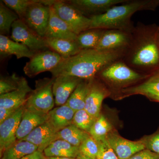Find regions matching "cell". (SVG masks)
Instances as JSON below:
<instances>
[{
  "mask_svg": "<svg viewBox=\"0 0 159 159\" xmlns=\"http://www.w3.org/2000/svg\"><path fill=\"white\" fill-rule=\"evenodd\" d=\"M159 28L139 23L132 32L130 44L122 60L139 73L150 75L159 70Z\"/></svg>",
  "mask_w": 159,
  "mask_h": 159,
  "instance_id": "1",
  "label": "cell"
},
{
  "mask_svg": "<svg viewBox=\"0 0 159 159\" xmlns=\"http://www.w3.org/2000/svg\"><path fill=\"white\" fill-rule=\"evenodd\" d=\"M125 51L82 50L73 57L63 59L51 71L53 77L67 75L82 79L95 78L102 69L124 57Z\"/></svg>",
  "mask_w": 159,
  "mask_h": 159,
  "instance_id": "2",
  "label": "cell"
},
{
  "mask_svg": "<svg viewBox=\"0 0 159 159\" xmlns=\"http://www.w3.org/2000/svg\"><path fill=\"white\" fill-rule=\"evenodd\" d=\"M159 6V0H128L103 14L90 17V29H116L132 33L135 27L131 21L132 16L138 11H154Z\"/></svg>",
  "mask_w": 159,
  "mask_h": 159,
  "instance_id": "3",
  "label": "cell"
},
{
  "mask_svg": "<svg viewBox=\"0 0 159 159\" xmlns=\"http://www.w3.org/2000/svg\"><path fill=\"white\" fill-rule=\"evenodd\" d=\"M150 75L137 72L120 59L106 66L96 77L114 89H120V91L130 84L146 79Z\"/></svg>",
  "mask_w": 159,
  "mask_h": 159,
  "instance_id": "4",
  "label": "cell"
},
{
  "mask_svg": "<svg viewBox=\"0 0 159 159\" xmlns=\"http://www.w3.org/2000/svg\"><path fill=\"white\" fill-rule=\"evenodd\" d=\"M54 77L35 81V89L29 94L24 107L41 112L48 114L55 105L53 86Z\"/></svg>",
  "mask_w": 159,
  "mask_h": 159,
  "instance_id": "5",
  "label": "cell"
},
{
  "mask_svg": "<svg viewBox=\"0 0 159 159\" xmlns=\"http://www.w3.org/2000/svg\"><path fill=\"white\" fill-rule=\"evenodd\" d=\"M51 6L57 15L77 35L90 29V19L83 14L67 1L52 0Z\"/></svg>",
  "mask_w": 159,
  "mask_h": 159,
  "instance_id": "6",
  "label": "cell"
},
{
  "mask_svg": "<svg viewBox=\"0 0 159 159\" xmlns=\"http://www.w3.org/2000/svg\"><path fill=\"white\" fill-rule=\"evenodd\" d=\"M11 39L26 46L35 54L49 50L45 38L40 36L20 19L12 25Z\"/></svg>",
  "mask_w": 159,
  "mask_h": 159,
  "instance_id": "7",
  "label": "cell"
},
{
  "mask_svg": "<svg viewBox=\"0 0 159 159\" xmlns=\"http://www.w3.org/2000/svg\"><path fill=\"white\" fill-rule=\"evenodd\" d=\"M50 6L43 0H33L26 11L23 21L41 37L45 38L51 13Z\"/></svg>",
  "mask_w": 159,
  "mask_h": 159,
  "instance_id": "8",
  "label": "cell"
},
{
  "mask_svg": "<svg viewBox=\"0 0 159 159\" xmlns=\"http://www.w3.org/2000/svg\"><path fill=\"white\" fill-rule=\"evenodd\" d=\"M63 59L61 55L54 51L49 50L42 51L34 54L26 63L23 70L25 75L32 78L43 72H51Z\"/></svg>",
  "mask_w": 159,
  "mask_h": 159,
  "instance_id": "9",
  "label": "cell"
},
{
  "mask_svg": "<svg viewBox=\"0 0 159 159\" xmlns=\"http://www.w3.org/2000/svg\"><path fill=\"white\" fill-rule=\"evenodd\" d=\"M106 140L119 159H129L135 154L145 149L141 140L129 141L119 135L115 130L108 134Z\"/></svg>",
  "mask_w": 159,
  "mask_h": 159,
  "instance_id": "10",
  "label": "cell"
},
{
  "mask_svg": "<svg viewBox=\"0 0 159 159\" xmlns=\"http://www.w3.org/2000/svg\"><path fill=\"white\" fill-rule=\"evenodd\" d=\"M131 38V32L116 29H105L96 49L102 51H126Z\"/></svg>",
  "mask_w": 159,
  "mask_h": 159,
  "instance_id": "11",
  "label": "cell"
},
{
  "mask_svg": "<svg viewBox=\"0 0 159 159\" xmlns=\"http://www.w3.org/2000/svg\"><path fill=\"white\" fill-rule=\"evenodd\" d=\"M24 106L0 124V154H2L13 143L17 141L16 133L21 120Z\"/></svg>",
  "mask_w": 159,
  "mask_h": 159,
  "instance_id": "12",
  "label": "cell"
},
{
  "mask_svg": "<svg viewBox=\"0 0 159 159\" xmlns=\"http://www.w3.org/2000/svg\"><path fill=\"white\" fill-rule=\"evenodd\" d=\"M145 80L140 84L121 90L119 97L142 95L156 101L159 99V70L151 74Z\"/></svg>",
  "mask_w": 159,
  "mask_h": 159,
  "instance_id": "13",
  "label": "cell"
},
{
  "mask_svg": "<svg viewBox=\"0 0 159 159\" xmlns=\"http://www.w3.org/2000/svg\"><path fill=\"white\" fill-rule=\"evenodd\" d=\"M111 94L110 91L105 85L95 77L91 83L86 100L84 109L94 119H97L101 115L102 101Z\"/></svg>",
  "mask_w": 159,
  "mask_h": 159,
  "instance_id": "14",
  "label": "cell"
},
{
  "mask_svg": "<svg viewBox=\"0 0 159 159\" xmlns=\"http://www.w3.org/2000/svg\"><path fill=\"white\" fill-rule=\"evenodd\" d=\"M68 2L74 6L87 17L105 13L112 7L126 2L128 0H70Z\"/></svg>",
  "mask_w": 159,
  "mask_h": 159,
  "instance_id": "15",
  "label": "cell"
},
{
  "mask_svg": "<svg viewBox=\"0 0 159 159\" xmlns=\"http://www.w3.org/2000/svg\"><path fill=\"white\" fill-rule=\"evenodd\" d=\"M53 86L55 105L57 107L65 104L71 94L83 79L67 75L54 77Z\"/></svg>",
  "mask_w": 159,
  "mask_h": 159,
  "instance_id": "16",
  "label": "cell"
},
{
  "mask_svg": "<svg viewBox=\"0 0 159 159\" xmlns=\"http://www.w3.org/2000/svg\"><path fill=\"white\" fill-rule=\"evenodd\" d=\"M48 119V114L25 107L21 120L16 131L17 140L25 139L35 128L47 122Z\"/></svg>",
  "mask_w": 159,
  "mask_h": 159,
  "instance_id": "17",
  "label": "cell"
},
{
  "mask_svg": "<svg viewBox=\"0 0 159 159\" xmlns=\"http://www.w3.org/2000/svg\"><path fill=\"white\" fill-rule=\"evenodd\" d=\"M51 13L46 38L60 39L76 40L77 34L56 14L52 6H50Z\"/></svg>",
  "mask_w": 159,
  "mask_h": 159,
  "instance_id": "18",
  "label": "cell"
},
{
  "mask_svg": "<svg viewBox=\"0 0 159 159\" xmlns=\"http://www.w3.org/2000/svg\"><path fill=\"white\" fill-rule=\"evenodd\" d=\"M57 132L48 121L39 125L22 140L36 145L38 151L43 152L44 150L54 141Z\"/></svg>",
  "mask_w": 159,
  "mask_h": 159,
  "instance_id": "19",
  "label": "cell"
},
{
  "mask_svg": "<svg viewBox=\"0 0 159 159\" xmlns=\"http://www.w3.org/2000/svg\"><path fill=\"white\" fill-rule=\"evenodd\" d=\"M33 90L26 81L20 89L0 95V107L17 109L25 105L29 94Z\"/></svg>",
  "mask_w": 159,
  "mask_h": 159,
  "instance_id": "20",
  "label": "cell"
},
{
  "mask_svg": "<svg viewBox=\"0 0 159 159\" xmlns=\"http://www.w3.org/2000/svg\"><path fill=\"white\" fill-rule=\"evenodd\" d=\"M75 112L66 104L57 107L48 113V121L57 132L73 124Z\"/></svg>",
  "mask_w": 159,
  "mask_h": 159,
  "instance_id": "21",
  "label": "cell"
},
{
  "mask_svg": "<svg viewBox=\"0 0 159 159\" xmlns=\"http://www.w3.org/2000/svg\"><path fill=\"white\" fill-rule=\"evenodd\" d=\"M35 53L26 46L16 42L8 36L0 34V54L1 57L15 55L17 59L26 57L31 58Z\"/></svg>",
  "mask_w": 159,
  "mask_h": 159,
  "instance_id": "22",
  "label": "cell"
},
{
  "mask_svg": "<svg viewBox=\"0 0 159 159\" xmlns=\"http://www.w3.org/2000/svg\"><path fill=\"white\" fill-rule=\"evenodd\" d=\"M46 157H63L77 158L80 154L79 147L61 139L53 141L43 152Z\"/></svg>",
  "mask_w": 159,
  "mask_h": 159,
  "instance_id": "23",
  "label": "cell"
},
{
  "mask_svg": "<svg viewBox=\"0 0 159 159\" xmlns=\"http://www.w3.org/2000/svg\"><path fill=\"white\" fill-rule=\"evenodd\" d=\"M46 39L49 49L59 54L63 59L73 57L82 51L76 40L54 38Z\"/></svg>",
  "mask_w": 159,
  "mask_h": 159,
  "instance_id": "24",
  "label": "cell"
},
{
  "mask_svg": "<svg viewBox=\"0 0 159 159\" xmlns=\"http://www.w3.org/2000/svg\"><path fill=\"white\" fill-rule=\"evenodd\" d=\"M93 79L83 80L66 104L75 111L84 109L86 100Z\"/></svg>",
  "mask_w": 159,
  "mask_h": 159,
  "instance_id": "25",
  "label": "cell"
},
{
  "mask_svg": "<svg viewBox=\"0 0 159 159\" xmlns=\"http://www.w3.org/2000/svg\"><path fill=\"white\" fill-rule=\"evenodd\" d=\"M38 150V147L31 142L17 140L4 151L1 159H21Z\"/></svg>",
  "mask_w": 159,
  "mask_h": 159,
  "instance_id": "26",
  "label": "cell"
},
{
  "mask_svg": "<svg viewBox=\"0 0 159 159\" xmlns=\"http://www.w3.org/2000/svg\"><path fill=\"white\" fill-rule=\"evenodd\" d=\"M89 135L88 133L80 129L72 124L56 133L54 141L57 139H61L74 146L79 147Z\"/></svg>",
  "mask_w": 159,
  "mask_h": 159,
  "instance_id": "27",
  "label": "cell"
},
{
  "mask_svg": "<svg viewBox=\"0 0 159 159\" xmlns=\"http://www.w3.org/2000/svg\"><path fill=\"white\" fill-rule=\"evenodd\" d=\"M105 29H90L77 34L76 41L81 50L96 49Z\"/></svg>",
  "mask_w": 159,
  "mask_h": 159,
  "instance_id": "28",
  "label": "cell"
},
{
  "mask_svg": "<svg viewBox=\"0 0 159 159\" xmlns=\"http://www.w3.org/2000/svg\"><path fill=\"white\" fill-rule=\"evenodd\" d=\"M113 130L110 122L103 115H101L92 125L89 134L97 142H102L106 140L108 134Z\"/></svg>",
  "mask_w": 159,
  "mask_h": 159,
  "instance_id": "29",
  "label": "cell"
},
{
  "mask_svg": "<svg viewBox=\"0 0 159 159\" xmlns=\"http://www.w3.org/2000/svg\"><path fill=\"white\" fill-rule=\"evenodd\" d=\"M17 14L5 5L2 1L0 2V33L2 35L8 36L10 29L15 21L19 19Z\"/></svg>",
  "mask_w": 159,
  "mask_h": 159,
  "instance_id": "30",
  "label": "cell"
},
{
  "mask_svg": "<svg viewBox=\"0 0 159 159\" xmlns=\"http://www.w3.org/2000/svg\"><path fill=\"white\" fill-rule=\"evenodd\" d=\"M27 81L25 77H19L15 73L11 76L3 77L0 79V95L16 90Z\"/></svg>",
  "mask_w": 159,
  "mask_h": 159,
  "instance_id": "31",
  "label": "cell"
},
{
  "mask_svg": "<svg viewBox=\"0 0 159 159\" xmlns=\"http://www.w3.org/2000/svg\"><path fill=\"white\" fill-rule=\"evenodd\" d=\"M84 109L76 111L73 120V124L81 130L88 133L95 120Z\"/></svg>",
  "mask_w": 159,
  "mask_h": 159,
  "instance_id": "32",
  "label": "cell"
},
{
  "mask_svg": "<svg viewBox=\"0 0 159 159\" xmlns=\"http://www.w3.org/2000/svg\"><path fill=\"white\" fill-rule=\"evenodd\" d=\"M80 153L92 159H97L99 151V142L89 135L79 146Z\"/></svg>",
  "mask_w": 159,
  "mask_h": 159,
  "instance_id": "33",
  "label": "cell"
},
{
  "mask_svg": "<svg viewBox=\"0 0 159 159\" xmlns=\"http://www.w3.org/2000/svg\"><path fill=\"white\" fill-rule=\"evenodd\" d=\"M2 1L7 7L17 15L20 19L23 20L27 9L33 0H2Z\"/></svg>",
  "mask_w": 159,
  "mask_h": 159,
  "instance_id": "34",
  "label": "cell"
},
{
  "mask_svg": "<svg viewBox=\"0 0 159 159\" xmlns=\"http://www.w3.org/2000/svg\"><path fill=\"white\" fill-rule=\"evenodd\" d=\"M99 151L97 159H119L107 140L99 142Z\"/></svg>",
  "mask_w": 159,
  "mask_h": 159,
  "instance_id": "35",
  "label": "cell"
},
{
  "mask_svg": "<svg viewBox=\"0 0 159 159\" xmlns=\"http://www.w3.org/2000/svg\"><path fill=\"white\" fill-rule=\"evenodd\" d=\"M145 148L159 155V132L141 140Z\"/></svg>",
  "mask_w": 159,
  "mask_h": 159,
  "instance_id": "36",
  "label": "cell"
},
{
  "mask_svg": "<svg viewBox=\"0 0 159 159\" xmlns=\"http://www.w3.org/2000/svg\"><path fill=\"white\" fill-rule=\"evenodd\" d=\"M129 159H159V155L145 148L135 154Z\"/></svg>",
  "mask_w": 159,
  "mask_h": 159,
  "instance_id": "37",
  "label": "cell"
},
{
  "mask_svg": "<svg viewBox=\"0 0 159 159\" xmlns=\"http://www.w3.org/2000/svg\"><path fill=\"white\" fill-rule=\"evenodd\" d=\"M17 109L0 107V124L9 118Z\"/></svg>",
  "mask_w": 159,
  "mask_h": 159,
  "instance_id": "38",
  "label": "cell"
},
{
  "mask_svg": "<svg viewBox=\"0 0 159 159\" xmlns=\"http://www.w3.org/2000/svg\"><path fill=\"white\" fill-rule=\"evenodd\" d=\"M21 159H46V157L43 152L38 150L31 154L26 156Z\"/></svg>",
  "mask_w": 159,
  "mask_h": 159,
  "instance_id": "39",
  "label": "cell"
},
{
  "mask_svg": "<svg viewBox=\"0 0 159 159\" xmlns=\"http://www.w3.org/2000/svg\"><path fill=\"white\" fill-rule=\"evenodd\" d=\"M47 159H76V158L63 157H47Z\"/></svg>",
  "mask_w": 159,
  "mask_h": 159,
  "instance_id": "40",
  "label": "cell"
},
{
  "mask_svg": "<svg viewBox=\"0 0 159 159\" xmlns=\"http://www.w3.org/2000/svg\"><path fill=\"white\" fill-rule=\"evenodd\" d=\"M76 159H92L90 158L89 157L85 156L81 154V153L80 154L79 156L77 157Z\"/></svg>",
  "mask_w": 159,
  "mask_h": 159,
  "instance_id": "41",
  "label": "cell"
},
{
  "mask_svg": "<svg viewBox=\"0 0 159 159\" xmlns=\"http://www.w3.org/2000/svg\"><path fill=\"white\" fill-rule=\"evenodd\" d=\"M156 101H157V102H159V99H158V100H157Z\"/></svg>",
  "mask_w": 159,
  "mask_h": 159,
  "instance_id": "42",
  "label": "cell"
},
{
  "mask_svg": "<svg viewBox=\"0 0 159 159\" xmlns=\"http://www.w3.org/2000/svg\"><path fill=\"white\" fill-rule=\"evenodd\" d=\"M158 34H159V31H158Z\"/></svg>",
  "mask_w": 159,
  "mask_h": 159,
  "instance_id": "43",
  "label": "cell"
},
{
  "mask_svg": "<svg viewBox=\"0 0 159 159\" xmlns=\"http://www.w3.org/2000/svg\"><path fill=\"white\" fill-rule=\"evenodd\" d=\"M46 159H47V157H46Z\"/></svg>",
  "mask_w": 159,
  "mask_h": 159,
  "instance_id": "44",
  "label": "cell"
}]
</instances>
